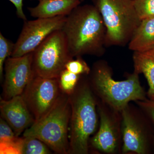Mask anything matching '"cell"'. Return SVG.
<instances>
[{
	"instance_id": "cell-1",
	"label": "cell",
	"mask_w": 154,
	"mask_h": 154,
	"mask_svg": "<svg viewBox=\"0 0 154 154\" xmlns=\"http://www.w3.org/2000/svg\"><path fill=\"white\" fill-rule=\"evenodd\" d=\"M72 57L102 56L105 52L106 28L94 5L79 6L67 16L62 29Z\"/></svg>"
},
{
	"instance_id": "cell-2",
	"label": "cell",
	"mask_w": 154,
	"mask_h": 154,
	"mask_svg": "<svg viewBox=\"0 0 154 154\" xmlns=\"http://www.w3.org/2000/svg\"><path fill=\"white\" fill-rule=\"evenodd\" d=\"M69 97L71 113L69 154H87L89 138L97 127L96 102L85 84L76 87Z\"/></svg>"
},
{
	"instance_id": "cell-3",
	"label": "cell",
	"mask_w": 154,
	"mask_h": 154,
	"mask_svg": "<svg viewBox=\"0 0 154 154\" xmlns=\"http://www.w3.org/2000/svg\"><path fill=\"white\" fill-rule=\"evenodd\" d=\"M71 113L69 95L62 93L52 109L41 119L25 130L23 137L38 139L55 153L69 154L68 133Z\"/></svg>"
},
{
	"instance_id": "cell-4",
	"label": "cell",
	"mask_w": 154,
	"mask_h": 154,
	"mask_svg": "<svg viewBox=\"0 0 154 154\" xmlns=\"http://www.w3.org/2000/svg\"><path fill=\"white\" fill-rule=\"evenodd\" d=\"M106 28L105 46L128 44L141 21L133 0H93Z\"/></svg>"
},
{
	"instance_id": "cell-5",
	"label": "cell",
	"mask_w": 154,
	"mask_h": 154,
	"mask_svg": "<svg viewBox=\"0 0 154 154\" xmlns=\"http://www.w3.org/2000/svg\"><path fill=\"white\" fill-rule=\"evenodd\" d=\"M92 80L98 94L116 110H123L130 101L145 99L139 74L135 72L127 79L115 81L108 67L105 63L99 62L94 66Z\"/></svg>"
},
{
	"instance_id": "cell-6",
	"label": "cell",
	"mask_w": 154,
	"mask_h": 154,
	"mask_svg": "<svg viewBox=\"0 0 154 154\" xmlns=\"http://www.w3.org/2000/svg\"><path fill=\"white\" fill-rule=\"evenodd\" d=\"M73 58L63 32L57 30L33 52V71L42 78L58 79L68 62Z\"/></svg>"
},
{
	"instance_id": "cell-7",
	"label": "cell",
	"mask_w": 154,
	"mask_h": 154,
	"mask_svg": "<svg viewBox=\"0 0 154 154\" xmlns=\"http://www.w3.org/2000/svg\"><path fill=\"white\" fill-rule=\"evenodd\" d=\"M62 93L58 79L34 74L22 95L36 122L52 109Z\"/></svg>"
},
{
	"instance_id": "cell-8",
	"label": "cell",
	"mask_w": 154,
	"mask_h": 154,
	"mask_svg": "<svg viewBox=\"0 0 154 154\" xmlns=\"http://www.w3.org/2000/svg\"><path fill=\"white\" fill-rule=\"evenodd\" d=\"M66 18L67 16H59L24 21L11 57H19L33 52L51 34L62 29Z\"/></svg>"
},
{
	"instance_id": "cell-9",
	"label": "cell",
	"mask_w": 154,
	"mask_h": 154,
	"mask_svg": "<svg viewBox=\"0 0 154 154\" xmlns=\"http://www.w3.org/2000/svg\"><path fill=\"white\" fill-rule=\"evenodd\" d=\"M33 52L19 57H10L4 66L3 99L8 100L22 95L33 76Z\"/></svg>"
},
{
	"instance_id": "cell-10",
	"label": "cell",
	"mask_w": 154,
	"mask_h": 154,
	"mask_svg": "<svg viewBox=\"0 0 154 154\" xmlns=\"http://www.w3.org/2000/svg\"><path fill=\"white\" fill-rule=\"evenodd\" d=\"M1 116L12 128L17 137L35 122L22 95L6 100L1 98Z\"/></svg>"
},
{
	"instance_id": "cell-11",
	"label": "cell",
	"mask_w": 154,
	"mask_h": 154,
	"mask_svg": "<svg viewBox=\"0 0 154 154\" xmlns=\"http://www.w3.org/2000/svg\"><path fill=\"white\" fill-rule=\"evenodd\" d=\"M122 111V152L124 153L134 152L138 154L145 153L146 139L142 131L126 107Z\"/></svg>"
},
{
	"instance_id": "cell-12",
	"label": "cell",
	"mask_w": 154,
	"mask_h": 154,
	"mask_svg": "<svg viewBox=\"0 0 154 154\" xmlns=\"http://www.w3.org/2000/svg\"><path fill=\"white\" fill-rule=\"evenodd\" d=\"M81 2V0H42L28 10L30 16L37 19L67 16Z\"/></svg>"
},
{
	"instance_id": "cell-13",
	"label": "cell",
	"mask_w": 154,
	"mask_h": 154,
	"mask_svg": "<svg viewBox=\"0 0 154 154\" xmlns=\"http://www.w3.org/2000/svg\"><path fill=\"white\" fill-rule=\"evenodd\" d=\"M100 127L92 138L91 143L95 148L107 153L115 151L117 146V137L113 124L107 114L100 110Z\"/></svg>"
},
{
	"instance_id": "cell-14",
	"label": "cell",
	"mask_w": 154,
	"mask_h": 154,
	"mask_svg": "<svg viewBox=\"0 0 154 154\" xmlns=\"http://www.w3.org/2000/svg\"><path fill=\"white\" fill-rule=\"evenodd\" d=\"M134 52H144L154 49V17L141 20L128 44Z\"/></svg>"
},
{
	"instance_id": "cell-15",
	"label": "cell",
	"mask_w": 154,
	"mask_h": 154,
	"mask_svg": "<svg viewBox=\"0 0 154 154\" xmlns=\"http://www.w3.org/2000/svg\"><path fill=\"white\" fill-rule=\"evenodd\" d=\"M135 72L144 75L148 83V95L154 99V49L144 52H134L133 55Z\"/></svg>"
},
{
	"instance_id": "cell-16",
	"label": "cell",
	"mask_w": 154,
	"mask_h": 154,
	"mask_svg": "<svg viewBox=\"0 0 154 154\" xmlns=\"http://www.w3.org/2000/svg\"><path fill=\"white\" fill-rule=\"evenodd\" d=\"M49 147L38 139L30 137L22 138L21 154H49Z\"/></svg>"
},
{
	"instance_id": "cell-17",
	"label": "cell",
	"mask_w": 154,
	"mask_h": 154,
	"mask_svg": "<svg viewBox=\"0 0 154 154\" xmlns=\"http://www.w3.org/2000/svg\"><path fill=\"white\" fill-rule=\"evenodd\" d=\"M80 75L71 72L65 69L58 78L59 84L61 91L64 94L70 95L76 88Z\"/></svg>"
},
{
	"instance_id": "cell-18",
	"label": "cell",
	"mask_w": 154,
	"mask_h": 154,
	"mask_svg": "<svg viewBox=\"0 0 154 154\" xmlns=\"http://www.w3.org/2000/svg\"><path fill=\"white\" fill-rule=\"evenodd\" d=\"M15 47V43L5 37L0 32V79L2 81L4 76V66L6 60L12 55Z\"/></svg>"
},
{
	"instance_id": "cell-19",
	"label": "cell",
	"mask_w": 154,
	"mask_h": 154,
	"mask_svg": "<svg viewBox=\"0 0 154 154\" xmlns=\"http://www.w3.org/2000/svg\"><path fill=\"white\" fill-rule=\"evenodd\" d=\"M133 3L141 20L154 17V0H133Z\"/></svg>"
},
{
	"instance_id": "cell-20",
	"label": "cell",
	"mask_w": 154,
	"mask_h": 154,
	"mask_svg": "<svg viewBox=\"0 0 154 154\" xmlns=\"http://www.w3.org/2000/svg\"><path fill=\"white\" fill-rule=\"evenodd\" d=\"M65 69L71 72L79 75H88L91 71L88 64L81 57H78L76 59L73 58L69 61L66 65Z\"/></svg>"
},
{
	"instance_id": "cell-21",
	"label": "cell",
	"mask_w": 154,
	"mask_h": 154,
	"mask_svg": "<svg viewBox=\"0 0 154 154\" xmlns=\"http://www.w3.org/2000/svg\"><path fill=\"white\" fill-rule=\"evenodd\" d=\"M22 139L18 137L12 141L0 142V154H21Z\"/></svg>"
},
{
	"instance_id": "cell-22",
	"label": "cell",
	"mask_w": 154,
	"mask_h": 154,
	"mask_svg": "<svg viewBox=\"0 0 154 154\" xmlns=\"http://www.w3.org/2000/svg\"><path fill=\"white\" fill-rule=\"evenodd\" d=\"M18 137L12 128L2 118L0 119V142H7L15 140Z\"/></svg>"
},
{
	"instance_id": "cell-23",
	"label": "cell",
	"mask_w": 154,
	"mask_h": 154,
	"mask_svg": "<svg viewBox=\"0 0 154 154\" xmlns=\"http://www.w3.org/2000/svg\"><path fill=\"white\" fill-rule=\"evenodd\" d=\"M15 6L17 17L24 21H27V17L23 11V1L24 0H8Z\"/></svg>"
},
{
	"instance_id": "cell-24",
	"label": "cell",
	"mask_w": 154,
	"mask_h": 154,
	"mask_svg": "<svg viewBox=\"0 0 154 154\" xmlns=\"http://www.w3.org/2000/svg\"><path fill=\"white\" fill-rule=\"evenodd\" d=\"M148 112L154 121V102H146L143 103Z\"/></svg>"
},
{
	"instance_id": "cell-25",
	"label": "cell",
	"mask_w": 154,
	"mask_h": 154,
	"mask_svg": "<svg viewBox=\"0 0 154 154\" xmlns=\"http://www.w3.org/2000/svg\"><path fill=\"white\" fill-rule=\"evenodd\" d=\"M32 1H33V0H32ZM36 1H38L39 2V1H42V0H36Z\"/></svg>"
},
{
	"instance_id": "cell-26",
	"label": "cell",
	"mask_w": 154,
	"mask_h": 154,
	"mask_svg": "<svg viewBox=\"0 0 154 154\" xmlns=\"http://www.w3.org/2000/svg\"><path fill=\"white\" fill-rule=\"evenodd\" d=\"M85 1V0H81V2H82L83 1Z\"/></svg>"
},
{
	"instance_id": "cell-27",
	"label": "cell",
	"mask_w": 154,
	"mask_h": 154,
	"mask_svg": "<svg viewBox=\"0 0 154 154\" xmlns=\"http://www.w3.org/2000/svg\"><path fill=\"white\" fill-rule=\"evenodd\" d=\"M153 101H154V100H153Z\"/></svg>"
}]
</instances>
